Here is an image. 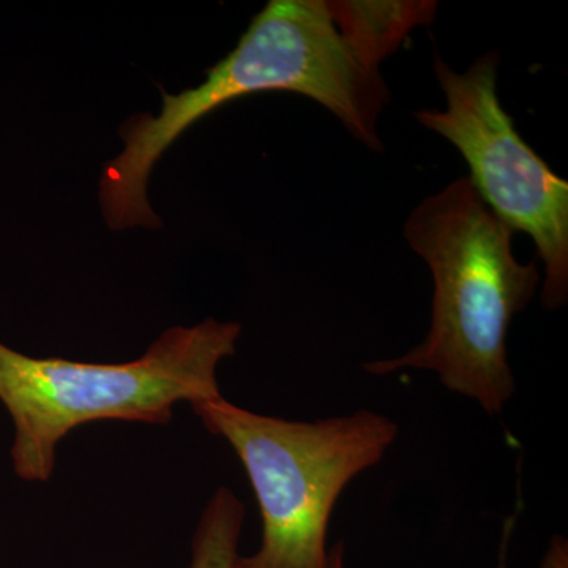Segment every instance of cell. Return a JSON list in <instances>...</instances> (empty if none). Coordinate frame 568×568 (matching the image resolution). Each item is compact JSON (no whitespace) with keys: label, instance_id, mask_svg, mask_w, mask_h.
<instances>
[{"label":"cell","instance_id":"9c48e42d","mask_svg":"<svg viewBox=\"0 0 568 568\" xmlns=\"http://www.w3.org/2000/svg\"><path fill=\"white\" fill-rule=\"evenodd\" d=\"M514 525L515 517L508 519L506 529H504L503 547H500V559L499 566H497V568H507V548L508 541H510L511 529H514ZM328 556H331V568H345V558H343L342 544L336 545L332 551H328Z\"/></svg>","mask_w":568,"mask_h":568},{"label":"cell","instance_id":"8992f818","mask_svg":"<svg viewBox=\"0 0 568 568\" xmlns=\"http://www.w3.org/2000/svg\"><path fill=\"white\" fill-rule=\"evenodd\" d=\"M332 17L362 61L379 69L418 26L435 20V0H328Z\"/></svg>","mask_w":568,"mask_h":568},{"label":"cell","instance_id":"6da1fadb","mask_svg":"<svg viewBox=\"0 0 568 568\" xmlns=\"http://www.w3.org/2000/svg\"><path fill=\"white\" fill-rule=\"evenodd\" d=\"M264 92H293L315 100L355 140L383 151L377 121L390 102V91L379 69L362 61L339 31L328 0H271L201 84L163 93L159 114H140L123 123L122 151L104 163L99 182L108 227H160L148 185L163 153L205 115Z\"/></svg>","mask_w":568,"mask_h":568},{"label":"cell","instance_id":"52a82bcc","mask_svg":"<svg viewBox=\"0 0 568 568\" xmlns=\"http://www.w3.org/2000/svg\"><path fill=\"white\" fill-rule=\"evenodd\" d=\"M244 518L241 499L231 489H216L194 530L189 568H235Z\"/></svg>","mask_w":568,"mask_h":568},{"label":"cell","instance_id":"ba28073f","mask_svg":"<svg viewBox=\"0 0 568 568\" xmlns=\"http://www.w3.org/2000/svg\"><path fill=\"white\" fill-rule=\"evenodd\" d=\"M540 568H568V541L566 538H552Z\"/></svg>","mask_w":568,"mask_h":568},{"label":"cell","instance_id":"277c9868","mask_svg":"<svg viewBox=\"0 0 568 568\" xmlns=\"http://www.w3.org/2000/svg\"><path fill=\"white\" fill-rule=\"evenodd\" d=\"M193 413L245 467L263 519V541L235 568H331L328 519L353 478L381 462L398 436L372 410L317 422L263 416L224 396Z\"/></svg>","mask_w":568,"mask_h":568},{"label":"cell","instance_id":"7a4b0ae2","mask_svg":"<svg viewBox=\"0 0 568 568\" xmlns=\"http://www.w3.org/2000/svg\"><path fill=\"white\" fill-rule=\"evenodd\" d=\"M514 234L469 178L422 201L407 219L405 237L432 271V327L409 353L368 362L365 372L383 376L426 369L488 414L503 413L515 392L508 331L540 283L536 263L523 264L515 256Z\"/></svg>","mask_w":568,"mask_h":568},{"label":"cell","instance_id":"3957f363","mask_svg":"<svg viewBox=\"0 0 568 568\" xmlns=\"http://www.w3.org/2000/svg\"><path fill=\"white\" fill-rule=\"evenodd\" d=\"M241 324L209 320L164 331L123 364L37 358L0 342V403L14 426L11 463L26 481L54 474L59 443L78 426L121 420L166 425L179 403L219 398L216 372L235 354Z\"/></svg>","mask_w":568,"mask_h":568},{"label":"cell","instance_id":"5b68a950","mask_svg":"<svg viewBox=\"0 0 568 568\" xmlns=\"http://www.w3.org/2000/svg\"><path fill=\"white\" fill-rule=\"evenodd\" d=\"M497 67L499 54L491 51L458 73L435 52L446 108L414 118L465 156L469 181L489 211L532 239L545 267L541 304L558 310L568 297V182L519 136L500 104Z\"/></svg>","mask_w":568,"mask_h":568}]
</instances>
